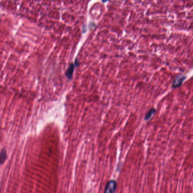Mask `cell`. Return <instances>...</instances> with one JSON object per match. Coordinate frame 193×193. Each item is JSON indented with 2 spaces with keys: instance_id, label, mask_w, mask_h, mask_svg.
Wrapping results in <instances>:
<instances>
[{
  "instance_id": "obj_3",
  "label": "cell",
  "mask_w": 193,
  "mask_h": 193,
  "mask_svg": "<svg viewBox=\"0 0 193 193\" xmlns=\"http://www.w3.org/2000/svg\"><path fill=\"white\" fill-rule=\"evenodd\" d=\"M7 158V153L6 150L2 149L0 152V164H2L4 163Z\"/></svg>"
},
{
  "instance_id": "obj_5",
  "label": "cell",
  "mask_w": 193,
  "mask_h": 193,
  "mask_svg": "<svg viewBox=\"0 0 193 193\" xmlns=\"http://www.w3.org/2000/svg\"><path fill=\"white\" fill-rule=\"evenodd\" d=\"M155 113V108H152L149 110V111L148 112V113L146 114V116H145V120H149V119L151 117V116H152V115L154 114Z\"/></svg>"
},
{
  "instance_id": "obj_4",
  "label": "cell",
  "mask_w": 193,
  "mask_h": 193,
  "mask_svg": "<svg viewBox=\"0 0 193 193\" xmlns=\"http://www.w3.org/2000/svg\"><path fill=\"white\" fill-rule=\"evenodd\" d=\"M74 67H75V65L74 64H71L69 69H68V70L66 71V76L68 77V79H71L72 76H73V72H74Z\"/></svg>"
},
{
  "instance_id": "obj_6",
  "label": "cell",
  "mask_w": 193,
  "mask_h": 193,
  "mask_svg": "<svg viewBox=\"0 0 193 193\" xmlns=\"http://www.w3.org/2000/svg\"><path fill=\"white\" fill-rule=\"evenodd\" d=\"M109 1V0H101V1H102L103 2H104V3L106 2H107V1Z\"/></svg>"
},
{
  "instance_id": "obj_2",
  "label": "cell",
  "mask_w": 193,
  "mask_h": 193,
  "mask_svg": "<svg viewBox=\"0 0 193 193\" xmlns=\"http://www.w3.org/2000/svg\"><path fill=\"white\" fill-rule=\"evenodd\" d=\"M185 77L183 75H179L176 78H175L173 83V88H177L178 87H180L182 83H183V81H184L185 79Z\"/></svg>"
},
{
  "instance_id": "obj_1",
  "label": "cell",
  "mask_w": 193,
  "mask_h": 193,
  "mask_svg": "<svg viewBox=\"0 0 193 193\" xmlns=\"http://www.w3.org/2000/svg\"><path fill=\"white\" fill-rule=\"evenodd\" d=\"M117 183L114 180L109 181L105 187L104 193H114L116 190Z\"/></svg>"
}]
</instances>
